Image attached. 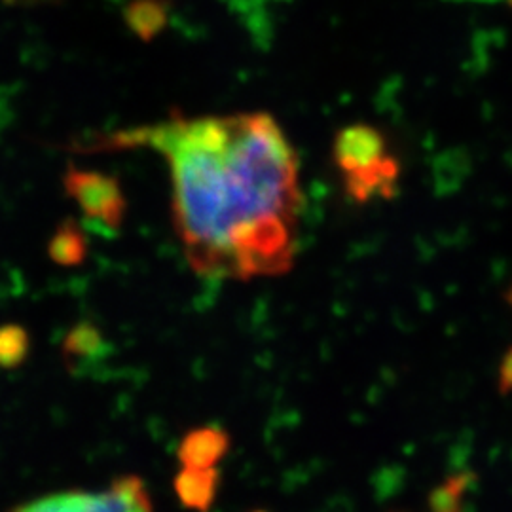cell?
<instances>
[{"instance_id":"cell-4","label":"cell","mask_w":512,"mask_h":512,"mask_svg":"<svg viewBox=\"0 0 512 512\" xmlns=\"http://www.w3.org/2000/svg\"><path fill=\"white\" fill-rule=\"evenodd\" d=\"M10 512H152V503L145 482L128 475L116 478L101 492L44 495Z\"/></svg>"},{"instance_id":"cell-9","label":"cell","mask_w":512,"mask_h":512,"mask_svg":"<svg viewBox=\"0 0 512 512\" xmlns=\"http://www.w3.org/2000/svg\"><path fill=\"white\" fill-rule=\"evenodd\" d=\"M169 6L164 0H133L126 8V23L135 37L150 42L167 25Z\"/></svg>"},{"instance_id":"cell-2","label":"cell","mask_w":512,"mask_h":512,"mask_svg":"<svg viewBox=\"0 0 512 512\" xmlns=\"http://www.w3.org/2000/svg\"><path fill=\"white\" fill-rule=\"evenodd\" d=\"M332 160L342 175L349 200H391L399 188L401 164L384 133L368 124L340 129L332 143Z\"/></svg>"},{"instance_id":"cell-6","label":"cell","mask_w":512,"mask_h":512,"mask_svg":"<svg viewBox=\"0 0 512 512\" xmlns=\"http://www.w3.org/2000/svg\"><path fill=\"white\" fill-rule=\"evenodd\" d=\"M88 236L73 219L63 220L48 241V256L61 268H76L88 258Z\"/></svg>"},{"instance_id":"cell-7","label":"cell","mask_w":512,"mask_h":512,"mask_svg":"<svg viewBox=\"0 0 512 512\" xmlns=\"http://www.w3.org/2000/svg\"><path fill=\"white\" fill-rule=\"evenodd\" d=\"M61 349L67 365L86 366L103 359L107 353V340L97 325L90 321H80L67 332Z\"/></svg>"},{"instance_id":"cell-10","label":"cell","mask_w":512,"mask_h":512,"mask_svg":"<svg viewBox=\"0 0 512 512\" xmlns=\"http://www.w3.org/2000/svg\"><path fill=\"white\" fill-rule=\"evenodd\" d=\"M475 476L469 473L448 476L429 495L431 512H467V494Z\"/></svg>"},{"instance_id":"cell-11","label":"cell","mask_w":512,"mask_h":512,"mask_svg":"<svg viewBox=\"0 0 512 512\" xmlns=\"http://www.w3.org/2000/svg\"><path fill=\"white\" fill-rule=\"evenodd\" d=\"M31 351V336L18 323L0 327V368H18Z\"/></svg>"},{"instance_id":"cell-3","label":"cell","mask_w":512,"mask_h":512,"mask_svg":"<svg viewBox=\"0 0 512 512\" xmlns=\"http://www.w3.org/2000/svg\"><path fill=\"white\" fill-rule=\"evenodd\" d=\"M63 186L93 226L107 232L122 228L128 213V198L116 177L71 164L63 175Z\"/></svg>"},{"instance_id":"cell-5","label":"cell","mask_w":512,"mask_h":512,"mask_svg":"<svg viewBox=\"0 0 512 512\" xmlns=\"http://www.w3.org/2000/svg\"><path fill=\"white\" fill-rule=\"evenodd\" d=\"M230 446L228 433L220 427H200L190 431L179 446V459L183 467L215 469L220 459L226 456Z\"/></svg>"},{"instance_id":"cell-12","label":"cell","mask_w":512,"mask_h":512,"mask_svg":"<svg viewBox=\"0 0 512 512\" xmlns=\"http://www.w3.org/2000/svg\"><path fill=\"white\" fill-rule=\"evenodd\" d=\"M499 385H501V391L507 393L512 389V355L505 361V365L501 368V378H499Z\"/></svg>"},{"instance_id":"cell-1","label":"cell","mask_w":512,"mask_h":512,"mask_svg":"<svg viewBox=\"0 0 512 512\" xmlns=\"http://www.w3.org/2000/svg\"><path fill=\"white\" fill-rule=\"evenodd\" d=\"M93 145L150 148L164 158L175 228L196 274L249 281L291 270L304 194L298 154L272 114L173 112Z\"/></svg>"},{"instance_id":"cell-8","label":"cell","mask_w":512,"mask_h":512,"mask_svg":"<svg viewBox=\"0 0 512 512\" xmlns=\"http://www.w3.org/2000/svg\"><path fill=\"white\" fill-rule=\"evenodd\" d=\"M219 473L217 469H194L183 467L175 478V490L184 507L194 511L205 512L217 494Z\"/></svg>"}]
</instances>
